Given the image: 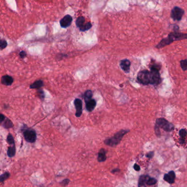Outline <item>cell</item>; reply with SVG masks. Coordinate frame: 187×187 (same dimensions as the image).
Returning a JSON list of instances; mask_svg holds the SVG:
<instances>
[{
  "label": "cell",
  "instance_id": "obj_17",
  "mask_svg": "<svg viewBox=\"0 0 187 187\" xmlns=\"http://www.w3.org/2000/svg\"><path fill=\"white\" fill-rule=\"evenodd\" d=\"M85 22V19L83 17H79L76 20V25L77 27L80 29V30L84 26V25L86 24Z\"/></svg>",
  "mask_w": 187,
  "mask_h": 187
},
{
  "label": "cell",
  "instance_id": "obj_21",
  "mask_svg": "<svg viewBox=\"0 0 187 187\" xmlns=\"http://www.w3.org/2000/svg\"><path fill=\"white\" fill-rule=\"evenodd\" d=\"M9 177H10V174L9 172H6L4 174H2L0 176V182L1 183H3Z\"/></svg>",
  "mask_w": 187,
  "mask_h": 187
},
{
  "label": "cell",
  "instance_id": "obj_31",
  "mask_svg": "<svg viewBox=\"0 0 187 187\" xmlns=\"http://www.w3.org/2000/svg\"><path fill=\"white\" fill-rule=\"evenodd\" d=\"M154 155V151H149V153H148L146 154V157L149 158V159H151L153 157V156Z\"/></svg>",
  "mask_w": 187,
  "mask_h": 187
},
{
  "label": "cell",
  "instance_id": "obj_27",
  "mask_svg": "<svg viewBox=\"0 0 187 187\" xmlns=\"http://www.w3.org/2000/svg\"><path fill=\"white\" fill-rule=\"evenodd\" d=\"M7 46V41L5 40H1L0 41V48L1 50H2L4 49H5V48Z\"/></svg>",
  "mask_w": 187,
  "mask_h": 187
},
{
  "label": "cell",
  "instance_id": "obj_16",
  "mask_svg": "<svg viewBox=\"0 0 187 187\" xmlns=\"http://www.w3.org/2000/svg\"><path fill=\"white\" fill-rule=\"evenodd\" d=\"M43 86V82L42 80H37L35 82H34L30 86L31 89H40L41 87Z\"/></svg>",
  "mask_w": 187,
  "mask_h": 187
},
{
  "label": "cell",
  "instance_id": "obj_35",
  "mask_svg": "<svg viewBox=\"0 0 187 187\" xmlns=\"http://www.w3.org/2000/svg\"><path fill=\"white\" fill-rule=\"evenodd\" d=\"M120 171V169H113L111 171V172L113 173V174H115V173H116V172H119Z\"/></svg>",
  "mask_w": 187,
  "mask_h": 187
},
{
  "label": "cell",
  "instance_id": "obj_23",
  "mask_svg": "<svg viewBox=\"0 0 187 187\" xmlns=\"http://www.w3.org/2000/svg\"><path fill=\"white\" fill-rule=\"evenodd\" d=\"M92 27V25L91 23L90 22H87L84 25V26L80 30L81 32H85L86 30H90L91 28Z\"/></svg>",
  "mask_w": 187,
  "mask_h": 187
},
{
  "label": "cell",
  "instance_id": "obj_30",
  "mask_svg": "<svg viewBox=\"0 0 187 187\" xmlns=\"http://www.w3.org/2000/svg\"><path fill=\"white\" fill-rule=\"evenodd\" d=\"M38 93L39 94V96H40V98L43 100L45 98V93H44L43 91L42 90H39Z\"/></svg>",
  "mask_w": 187,
  "mask_h": 187
},
{
  "label": "cell",
  "instance_id": "obj_28",
  "mask_svg": "<svg viewBox=\"0 0 187 187\" xmlns=\"http://www.w3.org/2000/svg\"><path fill=\"white\" fill-rule=\"evenodd\" d=\"M69 183H70V179L68 178H66V179H64V180H63L62 182H60V183L62 186L66 187L68 185Z\"/></svg>",
  "mask_w": 187,
  "mask_h": 187
},
{
  "label": "cell",
  "instance_id": "obj_13",
  "mask_svg": "<svg viewBox=\"0 0 187 187\" xmlns=\"http://www.w3.org/2000/svg\"><path fill=\"white\" fill-rule=\"evenodd\" d=\"M106 151L104 149H103V148L100 149L98 152V157H97V160H98V162H104L105 160H106Z\"/></svg>",
  "mask_w": 187,
  "mask_h": 187
},
{
  "label": "cell",
  "instance_id": "obj_11",
  "mask_svg": "<svg viewBox=\"0 0 187 187\" xmlns=\"http://www.w3.org/2000/svg\"><path fill=\"white\" fill-rule=\"evenodd\" d=\"M175 178H176V174L173 171H169L168 172V174H165L164 176V179L165 181L169 184H172L174 182Z\"/></svg>",
  "mask_w": 187,
  "mask_h": 187
},
{
  "label": "cell",
  "instance_id": "obj_9",
  "mask_svg": "<svg viewBox=\"0 0 187 187\" xmlns=\"http://www.w3.org/2000/svg\"><path fill=\"white\" fill-rule=\"evenodd\" d=\"M74 105L76 108L75 115L76 117L79 118L81 116L82 113V102L80 99L76 98L74 100Z\"/></svg>",
  "mask_w": 187,
  "mask_h": 187
},
{
  "label": "cell",
  "instance_id": "obj_12",
  "mask_svg": "<svg viewBox=\"0 0 187 187\" xmlns=\"http://www.w3.org/2000/svg\"><path fill=\"white\" fill-rule=\"evenodd\" d=\"M13 78L9 75H4L1 78V83L5 86H10L13 82Z\"/></svg>",
  "mask_w": 187,
  "mask_h": 187
},
{
  "label": "cell",
  "instance_id": "obj_29",
  "mask_svg": "<svg viewBox=\"0 0 187 187\" xmlns=\"http://www.w3.org/2000/svg\"><path fill=\"white\" fill-rule=\"evenodd\" d=\"M155 132L156 135L158 137H160V133H161L160 131V128L158 126H157L156 125H155Z\"/></svg>",
  "mask_w": 187,
  "mask_h": 187
},
{
  "label": "cell",
  "instance_id": "obj_2",
  "mask_svg": "<svg viewBox=\"0 0 187 187\" xmlns=\"http://www.w3.org/2000/svg\"><path fill=\"white\" fill-rule=\"evenodd\" d=\"M130 132L129 130H121L119 132L116 133L113 137L105 139L104 143L105 145L114 147L119 144L121 141L123 136Z\"/></svg>",
  "mask_w": 187,
  "mask_h": 187
},
{
  "label": "cell",
  "instance_id": "obj_19",
  "mask_svg": "<svg viewBox=\"0 0 187 187\" xmlns=\"http://www.w3.org/2000/svg\"><path fill=\"white\" fill-rule=\"evenodd\" d=\"M15 151H16V149H15V144L13 145L12 146L8 147V150H7V152L8 156L9 158L13 157L14 156H15Z\"/></svg>",
  "mask_w": 187,
  "mask_h": 187
},
{
  "label": "cell",
  "instance_id": "obj_25",
  "mask_svg": "<svg viewBox=\"0 0 187 187\" xmlns=\"http://www.w3.org/2000/svg\"><path fill=\"white\" fill-rule=\"evenodd\" d=\"M156 183H157V180L155 178L150 177L148 179L146 184L148 186H153Z\"/></svg>",
  "mask_w": 187,
  "mask_h": 187
},
{
  "label": "cell",
  "instance_id": "obj_32",
  "mask_svg": "<svg viewBox=\"0 0 187 187\" xmlns=\"http://www.w3.org/2000/svg\"><path fill=\"white\" fill-rule=\"evenodd\" d=\"M27 53H25V52H24V51H21L20 52V53H19V55H20V57L22 58H25V57L27 56Z\"/></svg>",
  "mask_w": 187,
  "mask_h": 187
},
{
  "label": "cell",
  "instance_id": "obj_1",
  "mask_svg": "<svg viewBox=\"0 0 187 187\" xmlns=\"http://www.w3.org/2000/svg\"><path fill=\"white\" fill-rule=\"evenodd\" d=\"M184 39H187V34L178 32L177 31H174V32L169 33L167 37L163 39L156 45V47L158 49H160L169 45L173 42L182 40Z\"/></svg>",
  "mask_w": 187,
  "mask_h": 187
},
{
  "label": "cell",
  "instance_id": "obj_4",
  "mask_svg": "<svg viewBox=\"0 0 187 187\" xmlns=\"http://www.w3.org/2000/svg\"><path fill=\"white\" fill-rule=\"evenodd\" d=\"M151 75V85H158L161 82V78L160 76L159 69L155 66H152L151 67L150 71Z\"/></svg>",
  "mask_w": 187,
  "mask_h": 187
},
{
  "label": "cell",
  "instance_id": "obj_18",
  "mask_svg": "<svg viewBox=\"0 0 187 187\" xmlns=\"http://www.w3.org/2000/svg\"><path fill=\"white\" fill-rule=\"evenodd\" d=\"M1 123L3 126V127L6 129H8V128H11L13 127V123L12 122V121L10 119H8L7 118L5 119L4 122Z\"/></svg>",
  "mask_w": 187,
  "mask_h": 187
},
{
  "label": "cell",
  "instance_id": "obj_33",
  "mask_svg": "<svg viewBox=\"0 0 187 187\" xmlns=\"http://www.w3.org/2000/svg\"><path fill=\"white\" fill-rule=\"evenodd\" d=\"M133 168H134V169L136 171H140V169H141L140 166H139L138 165H137V164H135L134 165Z\"/></svg>",
  "mask_w": 187,
  "mask_h": 187
},
{
  "label": "cell",
  "instance_id": "obj_8",
  "mask_svg": "<svg viewBox=\"0 0 187 187\" xmlns=\"http://www.w3.org/2000/svg\"><path fill=\"white\" fill-rule=\"evenodd\" d=\"M73 21V18L70 15H66L60 20V27L63 28H67L70 26Z\"/></svg>",
  "mask_w": 187,
  "mask_h": 187
},
{
  "label": "cell",
  "instance_id": "obj_24",
  "mask_svg": "<svg viewBox=\"0 0 187 187\" xmlns=\"http://www.w3.org/2000/svg\"><path fill=\"white\" fill-rule=\"evenodd\" d=\"M181 68L183 71L187 70V60H182L180 62Z\"/></svg>",
  "mask_w": 187,
  "mask_h": 187
},
{
  "label": "cell",
  "instance_id": "obj_26",
  "mask_svg": "<svg viewBox=\"0 0 187 187\" xmlns=\"http://www.w3.org/2000/svg\"><path fill=\"white\" fill-rule=\"evenodd\" d=\"M187 131L185 129H181L179 132V134L181 137L180 138L184 139L185 137L187 136Z\"/></svg>",
  "mask_w": 187,
  "mask_h": 187
},
{
  "label": "cell",
  "instance_id": "obj_14",
  "mask_svg": "<svg viewBox=\"0 0 187 187\" xmlns=\"http://www.w3.org/2000/svg\"><path fill=\"white\" fill-rule=\"evenodd\" d=\"M97 102L96 100L92 99L86 103V108L88 111L91 112L96 108Z\"/></svg>",
  "mask_w": 187,
  "mask_h": 187
},
{
  "label": "cell",
  "instance_id": "obj_15",
  "mask_svg": "<svg viewBox=\"0 0 187 187\" xmlns=\"http://www.w3.org/2000/svg\"><path fill=\"white\" fill-rule=\"evenodd\" d=\"M150 178L149 176H144L143 175L140 177L139 179V182H138V187H142L143 186L144 187V184H146L148 179Z\"/></svg>",
  "mask_w": 187,
  "mask_h": 187
},
{
  "label": "cell",
  "instance_id": "obj_3",
  "mask_svg": "<svg viewBox=\"0 0 187 187\" xmlns=\"http://www.w3.org/2000/svg\"><path fill=\"white\" fill-rule=\"evenodd\" d=\"M22 131L23 136L26 141L31 143L35 142L36 140V132L34 129L25 126V128H23Z\"/></svg>",
  "mask_w": 187,
  "mask_h": 187
},
{
  "label": "cell",
  "instance_id": "obj_34",
  "mask_svg": "<svg viewBox=\"0 0 187 187\" xmlns=\"http://www.w3.org/2000/svg\"><path fill=\"white\" fill-rule=\"evenodd\" d=\"M6 116L5 115H4L3 114H1V116H0V120H1V123H2L4 122V121L5 120V119H6Z\"/></svg>",
  "mask_w": 187,
  "mask_h": 187
},
{
  "label": "cell",
  "instance_id": "obj_5",
  "mask_svg": "<svg viewBox=\"0 0 187 187\" xmlns=\"http://www.w3.org/2000/svg\"><path fill=\"white\" fill-rule=\"evenodd\" d=\"M159 127L163 129L164 131L169 132L173 131L174 126L172 123L169 122L164 118H159L156 120V125Z\"/></svg>",
  "mask_w": 187,
  "mask_h": 187
},
{
  "label": "cell",
  "instance_id": "obj_6",
  "mask_svg": "<svg viewBox=\"0 0 187 187\" xmlns=\"http://www.w3.org/2000/svg\"><path fill=\"white\" fill-rule=\"evenodd\" d=\"M137 80L140 83L144 85L151 84L150 71L144 70L140 71L137 75Z\"/></svg>",
  "mask_w": 187,
  "mask_h": 187
},
{
  "label": "cell",
  "instance_id": "obj_20",
  "mask_svg": "<svg viewBox=\"0 0 187 187\" xmlns=\"http://www.w3.org/2000/svg\"><path fill=\"white\" fill-rule=\"evenodd\" d=\"M93 97V93L91 90H87L85 92V93L83 95V98L85 101V103L88 102L89 100L92 99V98Z\"/></svg>",
  "mask_w": 187,
  "mask_h": 187
},
{
  "label": "cell",
  "instance_id": "obj_22",
  "mask_svg": "<svg viewBox=\"0 0 187 187\" xmlns=\"http://www.w3.org/2000/svg\"><path fill=\"white\" fill-rule=\"evenodd\" d=\"M7 141L9 144V145H14V139L12 135V134L9 133L7 137Z\"/></svg>",
  "mask_w": 187,
  "mask_h": 187
},
{
  "label": "cell",
  "instance_id": "obj_7",
  "mask_svg": "<svg viewBox=\"0 0 187 187\" xmlns=\"http://www.w3.org/2000/svg\"><path fill=\"white\" fill-rule=\"evenodd\" d=\"M184 13V11L180 7H174L171 11V17L174 20L179 21L182 18L183 15Z\"/></svg>",
  "mask_w": 187,
  "mask_h": 187
},
{
  "label": "cell",
  "instance_id": "obj_10",
  "mask_svg": "<svg viewBox=\"0 0 187 187\" xmlns=\"http://www.w3.org/2000/svg\"><path fill=\"white\" fill-rule=\"evenodd\" d=\"M120 65L121 68L123 71L126 73H129L130 70V66H131V62L129 60L125 59V60H122L120 62Z\"/></svg>",
  "mask_w": 187,
  "mask_h": 187
}]
</instances>
